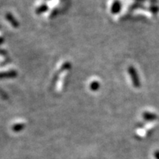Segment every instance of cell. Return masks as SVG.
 <instances>
[{"instance_id":"cell-1","label":"cell","mask_w":159,"mask_h":159,"mask_svg":"<svg viewBox=\"0 0 159 159\" xmlns=\"http://www.w3.org/2000/svg\"><path fill=\"white\" fill-rule=\"evenodd\" d=\"M128 73L131 76V79H132L133 84H134V87L139 88L140 87V80H139L138 73H137L136 69L133 66H130L128 68Z\"/></svg>"},{"instance_id":"cell-2","label":"cell","mask_w":159,"mask_h":159,"mask_svg":"<svg viewBox=\"0 0 159 159\" xmlns=\"http://www.w3.org/2000/svg\"><path fill=\"white\" fill-rule=\"evenodd\" d=\"M6 19H7V21H8L11 24V25L13 26V27H15V28L19 27V22H18L16 20L14 16H13L11 13H7V14H6Z\"/></svg>"},{"instance_id":"cell-3","label":"cell","mask_w":159,"mask_h":159,"mask_svg":"<svg viewBox=\"0 0 159 159\" xmlns=\"http://www.w3.org/2000/svg\"><path fill=\"white\" fill-rule=\"evenodd\" d=\"M121 7H122V4H121V2L119 0H116V1H114V2L113 3L112 7H111V13H119V11L121 10Z\"/></svg>"},{"instance_id":"cell-4","label":"cell","mask_w":159,"mask_h":159,"mask_svg":"<svg viewBox=\"0 0 159 159\" xmlns=\"http://www.w3.org/2000/svg\"><path fill=\"white\" fill-rule=\"evenodd\" d=\"M143 117L145 120L148 121H152V120H155V119H157V116L155 114H152V113H149V112H145L143 114Z\"/></svg>"},{"instance_id":"cell-5","label":"cell","mask_w":159,"mask_h":159,"mask_svg":"<svg viewBox=\"0 0 159 159\" xmlns=\"http://www.w3.org/2000/svg\"><path fill=\"white\" fill-rule=\"evenodd\" d=\"M16 72L15 71H11L7 73H2V77H4V76H5V77H15L16 76Z\"/></svg>"},{"instance_id":"cell-6","label":"cell","mask_w":159,"mask_h":159,"mask_svg":"<svg viewBox=\"0 0 159 159\" xmlns=\"http://www.w3.org/2000/svg\"><path fill=\"white\" fill-rule=\"evenodd\" d=\"M47 10H48V7H47V6L46 5H43L42 6L39 7V8L36 10V13H38V14H39V13H43V12L47 11Z\"/></svg>"},{"instance_id":"cell-7","label":"cell","mask_w":159,"mask_h":159,"mask_svg":"<svg viewBox=\"0 0 159 159\" xmlns=\"http://www.w3.org/2000/svg\"><path fill=\"white\" fill-rule=\"evenodd\" d=\"M90 87L92 91H97L99 88V83L97 81H94V82H92V83H91Z\"/></svg>"},{"instance_id":"cell-8","label":"cell","mask_w":159,"mask_h":159,"mask_svg":"<svg viewBox=\"0 0 159 159\" xmlns=\"http://www.w3.org/2000/svg\"><path fill=\"white\" fill-rule=\"evenodd\" d=\"M24 128H25V125L18 124V125H14V126L13 127V130L16 131V132H19V131L22 130Z\"/></svg>"},{"instance_id":"cell-9","label":"cell","mask_w":159,"mask_h":159,"mask_svg":"<svg viewBox=\"0 0 159 159\" xmlns=\"http://www.w3.org/2000/svg\"><path fill=\"white\" fill-rule=\"evenodd\" d=\"M150 10H151V12H152V13H156L158 11V7H156V6H152V7H150Z\"/></svg>"},{"instance_id":"cell-10","label":"cell","mask_w":159,"mask_h":159,"mask_svg":"<svg viewBox=\"0 0 159 159\" xmlns=\"http://www.w3.org/2000/svg\"><path fill=\"white\" fill-rule=\"evenodd\" d=\"M154 156L156 157V159H159V151H156Z\"/></svg>"}]
</instances>
